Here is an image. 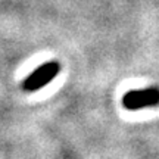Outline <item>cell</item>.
Masks as SVG:
<instances>
[{
	"mask_svg": "<svg viewBox=\"0 0 159 159\" xmlns=\"http://www.w3.org/2000/svg\"><path fill=\"white\" fill-rule=\"evenodd\" d=\"M121 103L127 111L155 108L159 105V89L149 87V89H142V90H130L122 96Z\"/></svg>",
	"mask_w": 159,
	"mask_h": 159,
	"instance_id": "cell-2",
	"label": "cell"
},
{
	"mask_svg": "<svg viewBox=\"0 0 159 159\" xmlns=\"http://www.w3.org/2000/svg\"><path fill=\"white\" fill-rule=\"evenodd\" d=\"M59 71H61V63L57 61H50V62L40 65L39 68H35V71H33L21 83V90L25 93H34V91L43 89L53 78H56Z\"/></svg>",
	"mask_w": 159,
	"mask_h": 159,
	"instance_id": "cell-1",
	"label": "cell"
}]
</instances>
